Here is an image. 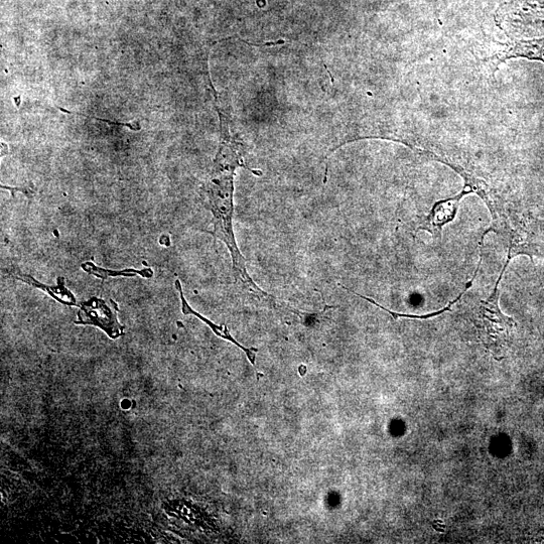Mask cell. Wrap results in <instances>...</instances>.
Segmentation results:
<instances>
[{
  "instance_id": "cell-1",
  "label": "cell",
  "mask_w": 544,
  "mask_h": 544,
  "mask_svg": "<svg viewBox=\"0 0 544 544\" xmlns=\"http://www.w3.org/2000/svg\"><path fill=\"white\" fill-rule=\"evenodd\" d=\"M220 120L221 129H223L222 142L214 162L213 170L203 189L208 207L214 217L213 235L227 245L231 254L236 279L243 284L248 292L255 295V298L259 300H274V298L257 287L249 277L246 269V261L237 246L232 224L235 169L243 167L257 176H261V173L245 166L241 146L229 138L223 114H220Z\"/></svg>"
},
{
  "instance_id": "cell-2",
  "label": "cell",
  "mask_w": 544,
  "mask_h": 544,
  "mask_svg": "<svg viewBox=\"0 0 544 544\" xmlns=\"http://www.w3.org/2000/svg\"><path fill=\"white\" fill-rule=\"evenodd\" d=\"M510 260L507 259L492 295L489 299L480 302L474 314V324L480 339L497 360L505 354L511 333L516 327L515 321L504 315L499 307V287Z\"/></svg>"
},
{
  "instance_id": "cell-3",
  "label": "cell",
  "mask_w": 544,
  "mask_h": 544,
  "mask_svg": "<svg viewBox=\"0 0 544 544\" xmlns=\"http://www.w3.org/2000/svg\"><path fill=\"white\" fill-rule=\"evenodd\" d=\"M118 306L112 300L92 298L80 305L77 325L94 326L103 330L111 339L124 335V327L119 323Z\"/></svg>"
},
{
  "instance_id": "cell-4",
  "label": "cell",
  "mask_w": 544,
  "mask_h": 544,
  "mask_svg": "<svg viewBox=\"0 0 544 544\" xmlns=\"http://www.w3.org/2000/svg\"><path fill=\"white\" fill-rule=\"evenodd\" d=\"M509 30L521 35H544V0H519L506 7Z\"/></svg>"
},
{
  "instance_id": "cell-5",
  "label": "cell",
  "mask_w": 544,
  "mask_h": 544,
  "mask_svg": "<svg viewBox=\"0 0 544 544\" xmlns=\"http://www.w3.org/2000/svg\"><path fill=\"white\" fill-rule=\"evenodd\" d=\"M468 193L471 192L465 190L454 198L438 202L419 229L428 231L435 239H442L443 227L455 219L459 204Z\"/></svg>"
},
{
  "instance_id": "cell-6",
  "label": "cell",
  "mask_w": 544,
  "mask_h": 544,
  "mask_svg": "<svg viewBox=\"0 0 544 544\" xmlns=\"http://www.w3.org/2000/svg\"><path fill=\"white\" fill-rule=\"evenodd\" d=\"M176 286L180 292V296H181V301H182V309H183V313L185 315H193L197 318H199L200 320H202L205 324H207L211 329L212 331L219 337L227 340V341H230L232 342L233 344H235L237 347H239L242 351L245 352V354L247 355V358L249 359V361L251 362L252 365H255V353L257 352V349L255 348H245L244 346H242L241 344H239L230 334L229 330L225 327V326H217L215 325L214 323H212L210 320L204 318L202 315H200L199 313L195 312L187 303V301L185 300L184 298V294H183V291H182V286H181V283L180 281H177L176 283Z\"/></svg>"
},
{
  "instance_id": "cell-7",
  "label": "cell",
  "mask_w": 544,
  "mask_h": 544,
  "mask_svg": "<svg viewBox=\"0 0 544 544\" xmlns=\"http://www.w3.org/2000/svg\"><path fill=\"white\" fill-rule=\"evenodd\" d=\"M82 268L89 272V274L94 275L95 277L102 280L115 277H134L138 275L147 279L153 277V270L150 268H146L144 270L127 269L121 271H113L99 268L92 263H84L82 264Z\"/></svg>"
},
{
  "instance_id": "cell-8",
  "label": "cell",
  "mask_w": 544,
  "mask_h": 544,
  "mask_svg": "<svg viewBox=\"0 0 544 544\" xmlns=\"http://www.w3.org/2000/svg\"><path fill=\"white\" fill-rule=\"evenodd\" d=\"M19 280H22L23 282H26L34 287H38L44 291H46L49 295H51L54 299H56L58 302L67 305V306H77L76 305V299L75 297L64 287V280L59 279V286L56 288L43 286L37 281H35L33 278L29 276H23L21 275L18 277Z\"/></svg>"
},
{
  "instance_id": "cell-9",
  "label": "cell",
  "mask_w": 544,
  "mask_h": 544,
  "mask_svg": "<svg viewBox=\"0 0 544 544\" xmlns=\"http://www.w3.org/2000/svg\"><path fill=\"white\" fill-rule=\"evenodd\" d=\"M473 285V282L471 281L468 286L466 287V290L461 294V296L455 300L453 303L449 304V306L437 313H433V314H429V315H424V316H415V315H403V314H398V313H394V312H391L387 309H385L384 307H382L381 305H379L378 303H376L375 301H373L372 299H369L367 297H364V296H361V295H358L357 293H354L352 291H350L348 288L344 287V286H341L344 290H346L347 292L357 296V297H360L361 299L375 305L376 307L380 308L381 310L387 312L388 314H390L395 320L399 319V318H407V319H420V320H425V319H430V318H433V317H437V316H440L441 314L449 311L451 309V307L456 304L460 299L461 297H463L465 295V293L467 292V290L469 288H471Z\"/></svg>"
},
{
  "instance_id": "cell-10",
  "label": "cell",
  "mask_w": 544,
  "mask_h": 544,
  "mask_svg": "<svg viewBox=\"0 0 544 544\" xmlns=\"http://www.w3.org/2000/svg\"><path fill=\"white\" fill-rule=\"evenodd\" d=\"M515 49L517 56H524L530 59H540L544 61V40L523 43Z\"/></svg>"
}]
</instances>
